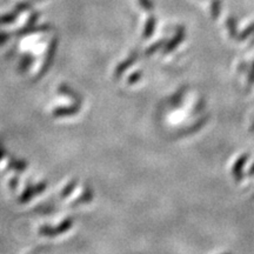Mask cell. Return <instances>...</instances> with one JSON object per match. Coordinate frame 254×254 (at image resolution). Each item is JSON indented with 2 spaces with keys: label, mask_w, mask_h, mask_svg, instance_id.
Segmentation results:
<instances>
[{
  "label": "cell",
  "mask_w": 254,
  "mask_h": 254,
  "mask_svg": "<svg viewBox=\"0 0 254 254\" xmlns=\"http://www.w3.org/2000/svg\"><path fill=\"white\" fill-rule=\"evenodd\" d=\"M220 13V1L219 0H213V2H212V14H213V17L216 18V17H218Z\"/></svg>",
  "instance_id": "cell-1"
},
{
  "label": "cell",
  "mask_w": 254,
  "mask_h": 254,
  "mask_svg": "<svg viewBox=\"0 0 254 254\" xmlns=\"http://www.w3.org/2000/svg\"><path fill=\"white\" fill-rule=\"evenodd\" d=\"M253 31H254V25H252V26H251L250 28H248V30L246 31V32H244V33H242V35H241V36H240V38H241V39H244L245 36H247L248 35H250V33H252Z\"/></svg>",
  "instance_id": "cell-2"
}]
</instances>
